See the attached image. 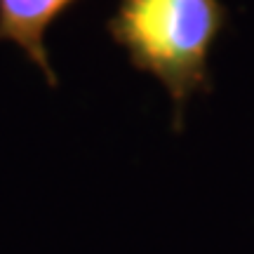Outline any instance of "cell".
<instances>
[{
	"mask_svg": "<svg viewBox=\"0 0 254 254\" xmlns=\"http://www.w3.org/2000/svg\"><path fill=\"white\" fill-rule=\"evenodd\" d=\"M73 2L78 0H0V43L9 40L21 47L50 87H57L59 78L47 57L45 31Z\"/></svg>",
	"mask_w": 254,
	"mask_h": 254,
	"instance_id": "2",
	"label": "cell"
},
{
	"mask_svg": "<svg viewBox=\"0 0 254 254\" xmlns=\"http://www.w3.org/2000/svg\"><path fill=\"white\" fill-rule=\"evenodd\" d=\"M226 21L221 0H120L106 28L136 71L160 80L182 129L189 99L212 90L209 52Z\"/></svg>",
	"mask_w": 254,
	"mask_h": 254,
	"instance_id": "1",
	"label": "cell"
}]
</instances>
